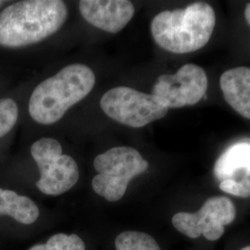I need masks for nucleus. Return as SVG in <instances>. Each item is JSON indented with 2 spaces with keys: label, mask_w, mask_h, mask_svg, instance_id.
Wrapping results in <instances>:
<instances>
[{
  "label": "nucleus",
  "mask_w": 250,
  "mask_h": 250,
  "mask_svg": "<svg viewBox=\"0 0 250 250\" xmlns=\"http://www.w3.org/2000/svg\"><path fill=\"white\" fill-rule=\"evenodd\" d=\"M8 215L21 224H34L40 211L36 203L26 196L0 188V216Z\"/></svg>",
  "instance_id": "nucleus-12"
},
{
  "label": "nucleus",
  "mask_w": 250,
  "mask_h": 250,
  "mask_svg": "<svg viewBox=\"0 0 250 250\" xmlns=\"http://www.w3.org/2000/svg\"><path fill=\"white\" fill-rule=\"evenodd\" d=\"M5 4V1H0V8Z\"/></svg>",
  "instance_id": "nucleus-20"
},
{
  "label": "nucleus",
  "mask_w": 250,
  "mask_h": 250,
  "mask_svg": "<svg viewBox=\"0 0 250 250\" xmlns=\"http://www.w3.org/2000/svg\"><path fill=\"white\" fill-rule=\"evenodd\" d=\"M18 117V106L13 99H0V138L11 131Z\"/></svg>",
  "instance_id": "nucleus-14"
},
{
  "label": "nucleus",
  "mask_w": 250,
  "mask_h": 250,
  "mask_svg": "<svg viewBox=\"0 0 250 250\" xmlns=\"http://www.w3.org/2000/svg\"><path fill=\"white\" fill-rule=\"evenodd\" d=\"M216 24L213 8L206 2H196L185 9L164 10L151 21L154 41L174 54L195 52L210 40Z\"/></svg>",
  "instance_id": "nucleus-2"
},
{
  "label": "nucleus",
  "mask_w": 250,
  "mask_h": 250,
  "mask_svg": "<svg viewBox=\"0 0 250 250\" xmlns=\"http://www.w3.org/2000/svg\"><path fill=\"white\" fill-rule=\"evenodd\" d=\"M100 107L110 119L133 128L161 120L169 110L154 95L127 86L108 90L101 98Z\"/></svg>",
  "instance_id": "nucleus-6"
},
{
  "label": "nucleus",
  "mask_w": 250,
  "mask_h": 250,
  "mask_svg": "<svg viewBox=\"0 0 250 250\" xmlns=\"http://www.w3.org/2000/svg\"><path fill=\"white\" fill-rule=\"evenodd\" d=\"M220 189L235 197L247 198L250 197V179H227L220 183Z\"/></svg>",
  "instance_id": "nucleus-16"
},
{
  "label": "nucleus",
  "mask_w": 250,
  "mask_h": 250,
  "mask_svg": "<svg viewBox=\"0 0 250 250\" xmlns=\"http://www.w3.org/2000/svg\"><path fill=\"white\" fill-rule=\"evenodd\" d=\"M28 250H47L45 244H37Z\"/></svg>",
  "instance_id": "nucleus-18"
},
{
  "label": "nucleus",
  "mask_w": 250,
  "mask_h": 250,
  "mask_svg": "<svg viewBox=\"0 0 250 250\" xmlns=\"http://www.w3.org/2000/svg\"><path fill=\"white\" fill-rule=\"evenodd\" d=\"M244 15H245V19H246L248 24L250 27V3H249L246 6V9H245V11H244Z\"/></svg>",
  "instance_id": "nucleus-17"
},
{
  "label": "nucleus",
  "mask_w": 250,
  "mask_h": 250,
  "mask_svg": "<svg viewBox=\"0 0 250 250\" xmlns=\"http://www.w3.org/2000/svg\"><path fill=\"white\" fill-rule=\"evenodd\" d=\"M208 90L205 70L194 63L183 65L174 74H163L155 82L152 95L168 108L194 106Z\"/></svg>",
  "instance_id": "nucleus-8"
},
{
  "label": "nucleus",
  "mask_w": 250,
  "mask_h": 250,
  "mask_svg": "<svg viewBox=\"0 0 250 250\" xmlns=\"http://www.w3.org/2000/svg\"><path fill=\"white\" fill-rule=\"evenodd\" d=\"M94 168L98 171L92 180L95 193L117 202L125 196L130 181L148 169V162L133 147L116 146L97 156Z\"/></svg>",
  "instance_id": "nucleus-4"
},
{
  "label": "nucleus",
  "mask_w": 250,
  "mask_h": 250,
  "mask_svg": "<svg viewBox=\"0 0 250 250\" xmlns=\"http://www.w3.org/2000/svg\"><path fill=\"white\" fill-rule=\"evenodd\" d=\"M241 171L245 177H250V144L243 142L229 146L214 165L215 176L221 182L227 179H237Z\"/></svg>",
  "instance_id": "nucleus-11"
},
{
  "label": "nucleus",
  "mask_w": 250,
  "mask_h": 250,
  "mask_svg": "<svg viewBox=\"0 0 250 250\" xmlns=\"http://www.w3.org/2000/svg\"><path fill=\"white\" fill-rule=\"evenodd\" d=\"M47 250H85V244L75 233H56L45 243Z\"/></svg>",
  "instance_id": "nucleus-15"
},
{
  "label": "nucleus",
  "mask_w": 250,
  "mask_h": 250,
  "mask_svg": "<svg viewBox=\"0 0 250 250\" xmlns=\"http://www.w3.org/2000/svg\"><path fill=\"white\" fill-rule=\"evenodd\" d=\"M95 83V73L88 66L68 65L36 86L29 101V113L40 125H53L88 96Z\"/></svg>",
  "instance_id": "nucleus-3"
},
{
  "label": "nucleus",
  "mask_w": 250,
  "mask_h": 250,
  "mask_svg": "<svg viewBox=\"0 0 250 250\" xmlns=\"http://www.w3.org/2000/svg\"><path fill=\"white\" fill-rule=\"evenodd\" d=\"M68 17L60 0H24L0 12V45L21 47L39 43L57 33Z\"/></svg>",
  "instance_id": "nucleus-1"
},
{
  "label": "nucleus",
  "mask_w": 250,
  "mask_h": 250,
  "mask_svg": "<svg viewBox=\"0 0 250 250\" xmlns=\"http://www.w3.org/2000/svg\"><path fill=\"white\" fill-rule=\"evenodd\" d=\"M116 250H161L150 234L138 231H125L115 238Z\"/></svg>",
  "instance_id": "nucleus-13"
},
{
  "label": "nucleus",
  "mask_w": 250,
  "mask_h": 250,
  "mask_svg": "<svg viewBox=\"0 0 250 250\" xmlns=\"http://www.w3.org/2000/svg\"><path fill=\"white\" fill-rule=\"evenodd\" d=\"M83 18L93 26L110 34L122 31L134 15V7L127 0H82Z\"/></svg>",
  "instance_id": "nucleus-9"
},
{
  "label": "nucleus",
  "mask_w": 250,
  "mask_h": 250,
  "mask_svg": "<svg viewBox=\"0 0 250 250\" xmlns=\"http://www.w3.org/2000/svg\"><path fill=\"white\" fill-rule=\"evenodd\" d=\"M225 101L239 115L250 120V68L227 70L220 78Z\"/></svg>",
  "instance_id": "nucleus-10"
},
{
  "label": "nucleus",
  "mask_w": 250,
  "mask_h": 250,
  "mask_svg": "<svg viewBox=\"0 0 250 250\" xmlns=\"http://www.w3.org/2000/svg\"><path fill=\"white\" fill-rule=\"evenodd\" d=\"M31 155L40 170L36 187L43 194L61 196L77 184L78 165L71 156L62 154V146L56 139L37 140L31 146Z\"/></svg>",
  "instance_id": "nucleus-5"
},
{
  "label": "nucleus",
  "mask_w": 250,
  "mask_h": 250,
  "mask_svg": "<svg viewBox=\"0 0 250 250\" xmlns=\"http://www.w3.org/2000/svg\"><path fill=\"white\" fill-rule=\"evenodd\" d=\"M240 250H250V246H249V247H245V248H243V249H241Z\"/></svg>",
  "instance_id": "nucleus-19"
},
{
  "label": "nucleus",
  "mask_w": 250,
  "mask_h": 250,
  "mask_svg": "<svg viewBox=\"0 0 250 250\" xmlns=\"http://www.w3.org/2000/svg\"><path fill=\"white\" fill-rule=\"evenodd\" d=\"M236 217V208L230 198H208L201 208L194 213L178 212L173 215L171 223L178 232L190 238L203 235L208 241L220 239L225 226L232 224Z\"/></svg>",
  "instance_id": "nucleus-7"
}]
</instances>
